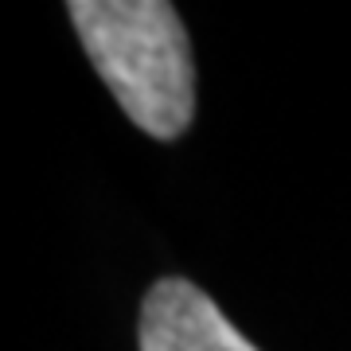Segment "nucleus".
Returning a JSON list of instances; mask_svg holds the SVG:
<instances>
[{"instance_id": "obj_1", "label": "nucleus", "mask_w": 351, "mask_h": 351, "mask_svg": "<svg viewBox=\"0 0 351 351\" xmlns=\"http://www.w3.org/2000/svg\"><path fill=\"white\" fill-rule=\"evenodd\" d=\"M66 16L129 121L176 141L195 117V63L184 20L164 0H71Z\"/></svg>"}, {"instance_id": "obj_2", "label": "nucleus", "mask_w": 351, "mask_h": 351, "mask_svg": "<svg viewBox=\"0 0 351 351\" xmlns=\"http://www.w3.org/2000/svg\"><path fill=\"white\" fill-rule=\"evenodd\" d=\"M141 351H258L223 308L184 277H160L141 301Z\"/></svg>"}]
</instances>
